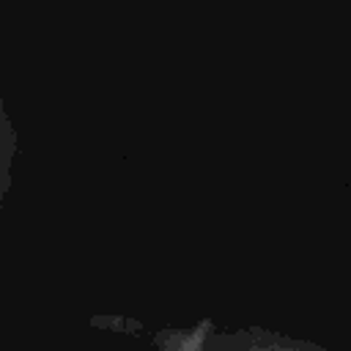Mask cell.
Returning <instances> with one entry per match:
<instances>
[{
	"label": "cell",
	"mask_w": 351,
	"mask_h": 351,
	"mask_svg": "<svg viewBox=\"0 0 351 351\" xmlns=\"http://www.w3.org/2000/svg\"><path fill=\"white\" fill-rule=\"evenodd\" d=\"M14 159H16V129L0 99V206L5 203L14 184Z\"/></svg>",
	"instance_id": "3"
},
{
	"label": "cell",
	"mask_w": 351,
	"mask_h": 351,
	"mask_svg": "<svg viewBox=\"0 0 351 351\" xmlns=\"http://www.w3.org/2000/svg\"><path fill=\"white\" fill-rule=\"evenodd\" d=\"M219 329L214 318H200L189 326H165L154 332V351H211V337Z\"/></svg>",
	"instance_id": "2"
},
{
	"label": "cell",
	"mask_w": 351,
	"mask_h": 351,
	"mask_svg": "<svg viewBox=\"0 0 351 351\" xmlns=\"http://www.w3.org/2000/svg\"><path fill=\"white\" fill-rule=\"evenodd\" d=\"M208 348L211 351H326L313 340H302L258 324L239 329H217Z\"/></svg>",
	"instance_id": "1"
}]
</instances>
